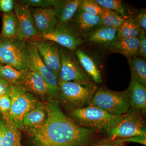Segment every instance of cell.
Listing matches in <instances>:
<instances>
[{
	"instance_id": "6da1fadb",
	"label": "cell",
	"mask_w": 146,
	"mask_h": 146,
	"mask_svg": "<svg viewBox=\"0 0 146 146\" xmlns=\"http://www.w3.org/2000/svg\"><path fill=\"white\" fill-rule=\"evenodd\" d=\"M46 118L40 126L28 128L33 146H86L96 131L81 127L61 110L50 98L45 107Z\"/></svg>"
},
{
	"instance_id": "7a4b0ae2",
	"label": "cell",
	"mask_w": 146,
	"mask_h": 146,
	"mask_svg": "<svg viewBox=\"0 0 146 146\" xmlns=\"http://www.w3.org/2000/svg\"><path fill=\"white\" fill-rule=\"evenodd\" d=\"M60 102L71 110L80 109L91 104L98 86L91 81L87 82H58Z\"/></svg>"
},
{
	"instance_id": "3957f363",
	"label": "cell",
	"mask_w": 146,
	"mask_h": 146,
	"mask_svg": "<svg viewBox=\"0 0 146 146\" xmlns=\"http://www.w3.org/2000/svg\"><path fill=\"white\" fill-rule=\"evenodd\" d=\"M71 119L81 127L106 133L121 120L122 115L115 116L94 106L70 112Z\"/></svg>"
},
{
	"instance_id": "277c9868",
	"label": "cell",
	"mask_w": 146,
	"mask_h": 146,
	"mask_svg": "<svg viewBox=\"0 0 146 146\" xmlns=\"http://www.w3.org/2000/svg\"><path fill=\"white\" fill-rule=\"evenodd\" d=\"M0 63L20 70L29 68L31 63L27 41L0 35Z\"/></svg>"
},
{
	"instance_id": "5b68a950",
	"label": "cell",
	"mask_w": 146,
	"mask_h": 146,
	"mask_svg": "<svg viewBox=\"0 0 146 146\" xmlns=\"http://www.w3.org/2000/svg\"><path fill=\"white\" fill-rule=\"evenodd\" d=\"M145 117L141 111L130 108L121 120L106 132L108 138L114 140L146 135Z\"/></svg>"
},
{
	"instance_id": "8992f818",
	"label": "cell",
	"mask_w": 146,
	"mask_h": 146,
	"mask_svg": "<svg viewBox=\"0 0 146 146\" xmlns=\"http://www.w3.org/2000/svg\"><path fill=\"white\" fill-rule=\"evenodd\" d=\"M94 106L115 116H121L130 108L129 96L127 89L114 91L101 87L98 89L91 103Z\"/></svg>"
},
{
	"instance_id": "52a82bcc",
	"label": "cell",
	"mask_w": 146,
	"mask_h": 146,
	"mask_svg": "<svg viewBox=\"0 0 146 146\" xmlns=\"http://www.w3.org/2000/svg\"><path fill=\"white\" fill-rule=\"evenodd\" d=\"M11 119L18 129H23V119L26 113L34 109L39 103L33 95L22 85H11Z\"/></svg>"
},
{
	"instance_id": "ba28073f",
	"label": "cell",
	"mask_w": 146,
	"mask_h": 146,
	"mask_svg": "<svg viewBox=\"0 0 146 146\" xmlns=\"http://www.w3.org/2000/svg\"><path fill=\"white\" fill-rule=\"evenodd\" d=\"M73 50L60 48L61 66L58 81L87 82L90 78L83 70Z\"/></svg>"
},
{
	"instance_id": "9c48e42d",
	"label": "cell",
	"mask_w": 146,
	"mask_h": 146,
	"mask_svg": "<svg viewBox=\"0 0 146 146\" xmlns=\"http://www.w3.org/2000/svg\"><path fill=\"white\" fill-rule=\"evenodd\" d=\"M36 37L40 38L37 40L51 41L71 50H75L82 44V39L69 24L58 23L51 31Z\"/></svg>"
},
{
	"instance_id": "30bf717a",
	"label": "cell",
	"mask_w": 146,
	"mask_h": 146,
	"mask_svg": "<svg viewBox=\"0 0 146 146\" xmlns=\"http://www.w3.org/2000/svg\"><path fill=\"white\" fill-rule=\"evenodd\" d=\"M31 40L47 68L54 73L59 79L61 61L60 48L58 44L50 41Z\"/></svg>"
},
{
	"instance_id": "8fae6325",
	"label": "cell",
	"mask_w": 146,
	"mask_h": 146,
	"mask_svg": "<svg viewBox=\"0 0 146 146\" xmlns=\"http://www.w3.org/2000/svg\"><path fill=\"white\" fill-rule=\"evenodd\" d=\"M31 60V67L36 70L44 78L49 88L50 95L53 98L58 97L59 87L58 79L54 73L45 65L31 40L27 41Z\"/></svg>"
},
{
	"instance_id": "7c38bea8",
	"label": "cell",
	"mask_w": 146,
	"mask_h": 146,
	"mask_svg": "<svg viewBox=\"0 0 146 146\" xmlns=\"http://www.w3.org/2000/svg\"><path fill=\"white\" fill-rule=\"evenodd\" d=\"M14 12L18 21L17 37L21 40H31L38 35L33 17L29 6L21 1L14 2Z\"/></svg>"
},
{
	"instance_id": "4fadbf2b",
	"label": "cell",
	"mask_w": 146,
	"mask_h": 146,
	"mask_svg": "<svg viewBox=\"0 0 146 146\" xmlns=\"http://www.w3.org/2000/svg\"><path fill=\"white\" fill-rule=\"evenodd\" d=\"M71 27L79 36H87L95 29L102 25L100 16L77 10L72 21Z\"/></svg>"
},
{
	"instance_id": "5bb4252c",
	"label": "cell",
	"mask_w": 146,
	"mask_h": 146,
	"mask_svg": "<svg viewBox=\"0 0 146 146\" xmlns=\"http://www.w3.org/2000/svg\"><path fill=\"white\" fill-rule=\"evenodd\" d=\"M35 27L38 35L52 31L58 23L53 9L50 8L31 9Z\"/></svg>"
},
{
	"instance_id": "9a60e30c",
	"label": "cell",
	"mask_w": 146,
	"mask_h": 146,
	"mask_svg": "<svg viewBox=\"0 0 146 146\" xmlns=\"http://www.w3.org/2000/svg\"><path fill=\"white\" fill-rule=\"evenodd\" d=\"M118 30L102 25L89 35L88 42L103 48L111 50L117 39Z\"/></svg>"
},
{
	"instance_id": "2e32d148",
	"label": "cell",
	"mask_w": 146,
	"mask_h": 146,
	"mask_svg": "<svg viewBox=\"0 0 146 146\" xmlns=\"http://www.w3.org/2000/svg\"><path fill=\"white\" fill-rule=\"evenodd\" d=\"M81 0H52V6L58 23L69 24L78 10Z\"/></svg>"
},
{
	"instance_id": "e0dca14e",
	"label": "cell",
	"mask_w": 146,
	"mask_h": 146,
	"mask_svg": "<svg viewBox=\"0 0 146 146\" xmlns=\"http://www.w3.org/2000/svg\"><path fill=\"white\" fill-rule=\"evenodd\" d=\"M22 85L40 96L50 95L49 88L46 82L39 73L31 66L25 74Z\"/></svg>"
},
{
	"instance_id": "ac0fdd59",
	"label": "cell",
	"mask_w": 146,
	"mask_h": 146,
	"mask_svg": "<svg viewBox=\"0 0 146 146\" xmlns=\"http://www.w3.org/2000/svg\"><path fill=\"white\" fill-rule=\"evenodd\" d=\"M129 96L131 108L146 114V87L131 78L127 89Z\"/></svg>"
},
{
	"instance_id": "d6986e66",
	"label": "cell",
	"mask_w": 146,
	"mask_h": 146,
	"mask_svg": "<svg viewBox=\"0 0 146 146\" xmlns=\"http://www.w3.org/2000/svg\"><path fill=\"white\" fill-rule=\"evenodd\" d=\"M139 42L138 36L133 38H117L111 51L113 52L121 54L129 59L136 56Z\"/></svg>"
},
{
	"instance_id": "ffe728a7",
	"label": "cell",
	"mask_w": 146,
	"mask_h": 146,
	"mask_svg": "<svg viewBox=\"0 0 146 146\" xmlns=\"http://www.w3.org/2000/svg\"><path fill=\"white\" fill-rule=\"evenodd\" d=\"M75 54L83 70L90 78L96 83H101L102 82L101 75L93 59L79 49H76Z\"/></svg>"
},
{
	"instance_id": "44dd1931",
	"label": "cell",
	"mask_w": 146,
	"mask_h": 146,
	"mask_svg": "<svg viewBox=\"0 0 146 146\" xmlns=\"http://www.w3.org/2000/svg\"><path fill=\"white\" fill-rule=\"evenodd\" d=\"M128 63L131 72V78L146 87V58L136 56L129 58Z\"/></svg>"
},
{
	"instance_id": "7402d4cb",
	"label": "cell",
	"mask_w": 146,
	"mask_h": 146,
	"mask_svg": "<svg viewBox=\"0 0 146 146\" xmlns=\"http://www.w3.org/2000/svg\"><path fill=\"white\" fill-rule=\"evenodd\" d=\"M46 113L44 106L39 104L34 109L27 112L23 119L24 127H36L42 125L46 120Z\"/></svg>"
},
{
	"instance_id": "603a6c76",
	"label": "cell",
	"mask_w": 146,
	"mask_h": 146,
	"mask_svg": "<svg viewBox=\"0 0 146 146\" xmlns=\"http://www.w3.org/2000/svg\"><path fill=\"white\" fill-rule=\"evenodd\" d=\"M28 69L18 70L9 65H0V78L11 85H22V82Z\"/></svg>"
},
{
	"instance_id": "cb8c5ba5",
	"label": "cell",
	"mask_w": 146,
	"mask_h": 146,
	"mask_svg": "<svg viewBox=\"0 0 146 146\" xmlns=\"http://www.w3.org/2000/svg\"><path fill=\"white\" fill-rule=\"evenodd\" d=\"M141 29V27L136 19L126 17L124 21L118 30L117 39L138 37Z\"/></svg>"
},
{
	"instance_id": "d4e9b609",
	"label": "cell",
	"mask_w": 146,
	"mask_h": 146,
	"mask_svg": "<svg viewBox=\"0 0 146 146\" xmlns=\"http://www.w3.org/2000/svg\"><path fill=\"white\" fill-rule=\"evenodd\" d=\"M18 24L17 18L13 11L4 13L3 15V26L1 35L7 38L17 36Z\"/></svg>"
},
{
	"instance_id": "484cf974",
	"label": "cell",
	"mask_w": 146,
	"mask_h": 146,
	"mask_svg": "<svg viewBox=\"0 0 146 146\" xmlns=\"http://www.w3.org/2000/svg\"><path fill=\"white\" fill-rule=\"evenodd\" d=\"M3 146H22L21 134L19 129L11 123H5Z\"/></svg>"
},
{
	"instance_id": "4316f807",
	"label": "cell",
	"mask_w": 146,
	"mask_h": 146,
	"mask_svg": "<svg viewBox=\"0 0 146 146\" xmlns=\"http://www.w3.org/2000/svg\"><path fill=\"white\" fill-rule=\"evenodd\" d=\"M100 17L103 25L117 30L119 29L125 18L116 11L107 9H105Z\"/></svg>"
},
{
	"instance_id": "83f0119b",
	"label": "cell",
	"mask_w": 146,
	"mask_h": 146,
	"mask_svg": "<svg viewBox=\"0 0 146 146\" xmlns=\"http://www.w3.org/2000/svg\"><path fill=\"white\" fill-rule=\"evenodd\" d=\"M78 9L91 15L100 16L106 9L100 6L95 0H81Z\"/></svg>"
},
{
	"instance_id": "f1b7e54d",
	"label": "cell",
	"mask_w": 146,
	"mask_h": 146,
	"mask_svg": "<svg viewBox=\"0 0 146 146\" xmlns=\"http://www.w3.org/2000/svg\"><path fill=\"white\" fill-rule=\"evenodd\" d=\"M96 2L106 9L116 11L123 17H126L125 8L119 0H95Z\"/></svg>"
},
{
	"instance_id": "f546056e",
	"label": "cell",
	"mask_w": 146,
	"mask_h": 146,
	"mask_svg": "<svg viewBox=\"0 0 146 146\" xmlns=\"http://www.w3.org/2000/svg\"><path fill=\"white\" fill-rule=\"evenodd\" d=\"M11 102L9 96H0V115L5 123H12L11 119Z\"/></svg>"
},
{
	"instance_id": "4dcf8cb0",
	"label": "cell",
	"mask_w": 146,
	"mask_h": 146,
	"mask_svg": "<svg viewBox=\"0 0 146 146\" xmlns=\"http://www.w3.org/2000/svg\"><path fill=\"white\" fill-rule=\"evenodd\" d=\"M139 46L136 56L146 58V31L141 29L138 36Z\"/></svg>"
},
{
	"instance_id": "1f68e13d",
	"label": "cell",
	"mask_w": 146,
	"mask_h": 146,
	"mask_svg": "<svg viewBox=\"0 0 146 146\" xmlns=\"http://www.w3.org/2000/svg\"><path fill=\"white\" fill-rule=\"evenodd\" d=\"M20 1L29 7L32 6L36 8H49L52 6V0H25Z\"/></svg>"
},
{
	"instance_id": "d6a6232c",
	"label": "cell",
	"mask_w": 146,
	"mask_h": 146,
	"mask_svg": "<svg viewBox=\"0 0 146 146\" xmlns=\"http://www.w3.org/2000/svg\"><path fill=\"white\" fill-rule=\"evenodd\" d=\"M123 143L118 141V139L113 140L107 137L88 144L86 146H123Z\"/></svg>"
},
{
	"instance_id": "836d02e7",
	"label": "cell",
	"mask_w": 146,
	"mask_h": 146,
	"mask_svg": "<svg viewBox=\"0 0 146 146\" xmlns=\"http://www.w3.org/2000/svg\"><path fill=\"white\" fill-rule=\"evenodd\" d=\"M117 139L123 143L126 142H133L142 144L144 145H146V135H140Z\"/></svg>"
},
{
	"instance_id": "e575fe53",
	"label": "cell",
	"mask_w": 146,
	"mask_h": 146,
	"mask_svg": "<svg viewBox=\"0 0 146 146\" xmlns=\"http://www.w3.org/2000/svg\"><path fill=\"white\" fill-rule=\"evenodd\" d=\"M14 1L13 0H0V10L4 13L13 11Z\"/></svg>"
},
{
	"instance_id": "d590c367",
	"label": "cell",
	"mask_w": 146,
	"mask_h": 146,
	"mask_svg": "<svg viewBox=\"0 0 146 146\" xmlns=\"http://www.w3.org/2000/svg\"><path fill=\"white\" fill-rule=\"evenodd\" d=\"M10 84L4 80L0 78V96L10 95Z\"/></svg>"
},
{
	"instance_id": "8d00e7d4",
	"label": "cell",
	"mask_w": 146,
	"mask_h": 146,
	"mask_svg": "<svg viewBox=\"0 0 146 146\" xmlns=\"http://www.w3.org/2000/svg\"><path fill=\"white\" fill-rule=\"evenodd\" d=\"M136 21L142 29L146 30V9L141 10L136 18Z\"/></svg>"
},
{
	"instance_id": "74e56055",
	"label": "cell",
	"mask_w": 146,
	"mask_h": 146,
	"mask_svg": "<svg viewBox=\"0 0 146 146\" xmlns=\"http://www.w3.org/2000/svg\"><path fill=\"white\" fill-rule=\"evenodd\" d=\"M5 131V123L0 121V146H3V138Z\"/></svg>"
},
{
	"instance_id": "f35d334b",
	"label": "cell",
	"mask_w": 146,
	"mask_h": 146,
	"mask_svg": "<svg viewBox=\"0 0 146 146\" xmlns=\"http://www.w3.org/2000/svg\"><path fill=\"white\" fill-rule=\"evenodd\" d=\"M1 65V63H0V65Z\"/></svg>"
}]
</instances>
